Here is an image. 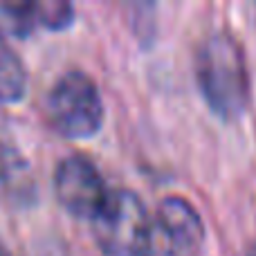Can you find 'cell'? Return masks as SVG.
Returning a JSON list of instances; mask_svg holds the SVG:
<instances>
[{
	"label": "cell",
	"instance_id": "obj_1",
	"mask_svg": "<svg viewBox=\"0 0 256 256\" xmlns=\"http://www.w3.org/2000/svg\"><path fill=\"white\" fill-rule=\"evenodd\" d=\"M196 81L207 106L222 120H236L250 99L248 63L240 43L225 30L212 32L196 50Z\"/></svg>",
	"mask_w": 256,
	"mask_h": 256
},
{
	"label": "cell",
	"instance_id": "obj_2",
	"mask_svg": "<svg viewBox=\"0 0 256 256\" xmlns=\"http://www.w3.org/2000/svg\"><path fill=\"white\" fill-rule=\"evenodd\" d=\"M52 128L70 140H86L102 128L104 102L88 72L68 70L52 84L45 97Z\"/></svg>",
	"mask_w": 256,
	"mask_h": 256
},
{
	"label": "cell",
	"instance_id": "obj_3",
	"mask_svg": "<svg viewBox=\"0 0 256 256\" xmlns=\"http://www.w3.org/2000/svg\"><path fill=\"white\" fill-rule=\"evenodd\" d=\"M142 198L130 189H110L106 204L92 220V236L106 256H132L150 230Z\"/></svg>",
	"mask_w": 256,
	"mask_h": 256
},
{
	"label": "cell",
	"instance_id": "obj_4",
	"mask_svg": "<svg viewBox=\"0 0 256 256\" xmlns=\"http://www.w3.org/2000/svg\"><path fill=\"white\" fill-rule=\"evenodd\" d=\"M54 194L66 212L92 222L106 204L110 189L92 160L84 153H70L54 168Z\"/></svg>",
	"mask_w": 256,
	"mask_h": 256
},
{
	"label": "cell",
	"instance_id": "obj_5",
	"mask_svg": "<svg viewBox=\"0 0 256 256\" xmlns=\"http://www.w3.org/2000/svg\"><path fill=\"white\" fill-rule=\"evenodd\" d=\"M155 225L180 252H196L204 238V225L196 207L182 196H166L155 212Z\"/></svg>",
	"mask_w": 256,
	"mask_h": 256
},
{
	"label": "cell",
	"instance_id": "obj_6",
	"mask_svg": "<svg viewBox=\"0 0 256 256\" xmlns=\"http://www.w3.org/2000/svg\"><path fill=\"white\" fill-rule=\"evenodd\" d=\"M27 88V72L20 56L9 48V43L0 36V102L14 104L22 99Z\"/></svg>",
	"mask_w": 256,
	"mask_h": 256
},
{
	"label": "cell",
	"instance_id": "obj_7",
	"mask_svg": "<svg viewBox=\"0 0 256 256\" xmlns=\"http://www.w3.org/2000/svg\"><path fill=\"white\" fill-rule=\"evenodd\" d=\"M0 22L2 27L14 36H27L34 30L36 14H34V2H2L0 4Z\"/></svg>",
	"mask_w": 256,
	"mask_h": 256
},
{
	"label": "cell",
	"instance_id": "obj_8",
	"mask_svg": "<svg viewBox=\"0 0 256 256\" xmlns=\"http://www.w3.org/2000/svg\"><path fill=\"white\" fill-rule=\"evenodd\" d=\"M36 22L48 30H63L72 22L74 7L70 2H58V0H45V2H34Z\"/></svg>",
	"mask_w": 256,
	"mask_h": 256
},
{
	"label": "cell",
	"instance_id": "obj_9",
	"mask_svg": "<svg viewBox=\"0 0 256 256\" xmlns=\"http://www.w3.org/2000/svg\"><path fill=\"white\" fill-rule=\"evenodd\" d=\"M132 256H180V254L171 245V240L162 234V230L155 222H150L148 234H146V238L142 240V245L135 250Z\"/></svg>",
	"mask_w": 256,
	"mask_h": 256
},
{
	"label": "cell",
	"instance_id": "obj_10",
	"mask_svg": "<svg viewBox=\"0 0 256 256\" xmlns=\"http://www.w3.org/2000/svg\"><path fill=\"white\" fill-rule=\"evenodd\" d=\"M245 256H256V240H254V243L248 248V252H245Z\"/></svg>",
	"mask_w": 256,
	"mask_h": 256
}]
</instances>
